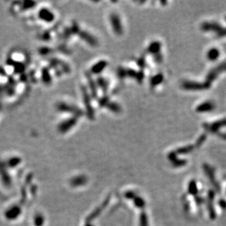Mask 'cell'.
<instances>
[{
  "instance_id": "6da1fadb",
  "label": "cell",
  "mask_w": 226,
  "mask_h": 226,
  "mask_svg": "<svg viewBox=\"0 0 226 226\" xmlns=\"http://www.w3.org/2000/svg\"><path fill=\"white\" fill-rule=\"evenodd\" d=\"M111 23H112V27L114 29V31L117 34L122 33V26L121 24V21L117 15L113 14L111 16Z\"/></svg>"
},
{
  "instance_id": "7a4b0ae2",
  "label": "cell",
  "mask_w": 226,
  "mask_h": 226,
  "mask_svg": "<svg viewBox=\"0 0 226 226\" xmlns=\"http://www.w3.org/2000/svg\"><path fill=\"white\" fill-rule=\"evenodd\" d=\"M109 196L108 197V198H107V200H106L104 202V204L101 206L100 207H98V208L96 210H95V212H92L91 215L89 216L88 218L87 219V221H91L92 220H93V219L95 218V217H96L97 216L101 213V212H102V211L103 209H104V208H105L106 206H107L108 204V203H109Z\"/></svg>"
},
{
  "instance_id": "3957f363",
  "label": "cell",
  "mask_w": 226,
  "mask_h": 226,
  "mask_svg": "<svg viewBox=\"0 0 226 226\" xmlns=\"http://www.w3.org/2000/svg\"><path fill=\"white\" fill-rule=\"evenodd\" d=\"M87 181V177L85 176H77V177L73 178V179L71 180V184L73 187H77V186H82V185L85 184Z\"/></svg>"
},
{
  "instance_id": "277c9868",
  "label": "cell",
  "mask_w": 226,
  "mask_h": 226,
  "mask_svg": "<svg viewBox=\"0 0 226 226\" xmlns=\"http://www.w3.org/2000/svg\"><path fill=\"white\" fill-rule=\"evenodd\" d=\"M76 123V119H70L67 120V121L64 122L61 125V126L60 127V130L62 132H66L68 131L71 127H73V125Z\"/></svg>"
},
{
  "instance_id": "5b68a950",
  "label": "cell",
  "mask_w": 226,
  "mask_h": 226,
  "mask_svg": "<svg viewBox=\"0 0 226 226\" xmlns=\"http://www.w3.org/2000/svg\"><path fill=\"white\" fill-rule=\"evenodd\" d=\"M220 51L217 50L215 48L211 49V50L208 51V53H207V59L211 61V62H212V61L215 60V59H217V58H218V57H220Z\"/></svg>"
},
{
  "instance_id": "8992f818",
  "label": "cell",
  "mask_w": 226,
  "mask_h": 226,
  "mask_svg": "<svg viewBox=\"0 0 226 226\" xmlns=\"http://www.w3.org/2000/svg\"><path fill=\"white\" fill-rule=\"evenodd\" d=\"M60 109L63 110H66L67 112H71V113H75V114H79L81 112L79 109H77L76 108L73 106H70L68 105H66V104H62L61 105H60Z\"/></svg>"
},
{
  "instance_id": "52a82bcc",
  "label": "cell",
  "mask_w": 226,
  "mask_h": 226,
  "mask_svg": "<svg viewBox=\"0 0 226 226\" xmlns=\"http://www.w3.org/2000/svg\"><path fill=\"white\" fill-rule=\"evenodd\" d=\"M106 64H107V63H106L105 62H100L99 63L95 64V65L92 67V71L94 73H98L102 71V70L105 67Z\"/></svg>"
},
{
  "instance_id": "ba28073f",
  "label": "cell",
  "mask_w": 226,
  "mask_h": 226,
  "mask_svg": "<svg viewBox=\"0 0 226 226\" xmlns=\"http://www.w3.org/2000/svg\"><path fill=\"white\" fill-rule=\"evenodd\" d=\"M134 204L138 208H143L145 206V201L141 198L137 197L136 199H134Z\"/></svg>"
},
{
  "instance_id": "9c48e42d",
  "label": "cell",
  "mask_w": 226,
  "mask_h": 226,
  "mask_svg": "<svg viewBox=\"0 0 226 226\" xmlns=\"http://www.w3.org/2000/svg\"><path fill=\"white\" fill-rule=\"evenodd\" d=\"M140 226H148V218L145 213L140 215Z\"/></svg>"
},
{
  "instance_id": "30bf717a",
  "label": "cell",
  "mask_w": 226,
  "mask_h": 226,
  "mask_svg": "<svg viewBox=\"0 0 226 226\" xmlns=\"http://www.w3.org/2000/svg\"><path fill=\"white\" fill-rule=\"evenodd\" d=\"M159 46H160V45H159V42H153V43H152L151 45H150V48H149V51L151 52H154V53L157 52L159 50Z\"/></svg>"
},
{
  "instance_id": "8fae6325",
  "label": "cell",
  "mask_w": 226,
  "mask_h": 226,
  "mask_svg": "<svg viewBox=\"0 0 226 226\" xmlns=\"http://www.w3.org/2000/svg\"><path fill=\"white\" fill-rule=\"evenodd\" d=\"M84 37H85V39L87 40V42H90V43L92 44V45H95V44L96 43V42L95 41V40H94L93 37L90 36V35H87V34H86V33H83V38H84Z\"/></svg>"
},
{
  "instance_id": "7c38bea8",
  "label": "cell",
  "mask_w": 226,
  "mask_h": 226,
  "mask_svg": "<svg viewBox=\"0 0 226 226\" xmlns=\"http://www.w3.org/2000/svg\"><path fill=\"white\" fill-rule=\"evenodd\" d=\"M162 79V76H161V75L160 76H159H159H157L155 78H153V79H152V81H151L152 84H154V85L158 84L159 83H161Z\"/></svg>"
},
{
  "instance_id": "4fadbf2b",
  "label": "cell",
  "mask_w": 226,
  "mask_h": 226,
  "mask_svg": "<svg viewBox=\"0 0 226 226\" xmlns=\"http://www.w3.org/2000/svg\"><path fill=\"white\" fill-rule=\"evenodd\" d=\"M109 108H110L111 110H114V111H117V110H120V108L118 107V105H115V104H112V105L111 106H109Z\"/></svg>"
},
{
  "instance_id": "5bb4252c",
  "label": "cell",
  "mask_w": 226,
  "mask_h": 226,
  "mask_svg": "<svg viewBox=\"0 0 226 226\" xmlns=\"http://www.w3.org/2000/svg\"><path fill=\"white\" fill-rule=\"evenodd\" d=\"M86 226H92L91 225H86Z\"/></svg>"
}]
</instances>
